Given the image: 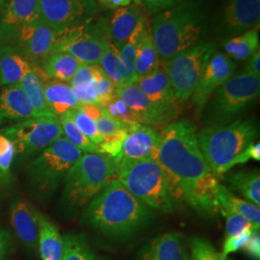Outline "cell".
Instances as JSON below:
<instances>
[{
    "mask_svg": "<svg viewBox=\"0 0 260 260\" xmlns=\"http://www.w3.org/2000/svg\"><path fill=\"white\" fill-rule=\"evenodd\" d=\"M144 17L138 6L128 5L116 10L108 22H100L108 41L118 49L129 39Z\"/></svg>",
    "mask_w": 260,
    "mask_h": 260,
    "instance_id": "ffe728a7",
    "label": "cell"
},
{
    "mask_svg": "<svg viewBox=\"0 0 260 260\" xmlns=\"http://www.w3.org/2000/svg\"><path fill=\"white\" fill-rule=\"evenodd\" d=\"M223 17V26L228 33H244L259 21L260 0H231Z\"/></svg>",
    "mask_w": 260,
    "mask_h": 260,
    "instance_id": "44dd1931",
    "label": "cell"
},
{
    "mask_svg": "<svg viewBox=\"0 0 260 260\" xmlns=\"http://www.w3.org/2000/svg\"><path fill=\"white\" fill-rule=\"evenodd\" d=\"M58 119L63 130V135L69 143H71L76 149H80L83 152L100 153L98 146L84 135L81 130L76 126L75 121H73L68 113L60 116Z\"/></svg>",
    "mask_w": 260,
    "mask_h": 260,
    "instance_id": "d590c367",
    "label": "cell"
},
{
    "mask_svg": "<svg viewBox=\"0 0 260 260\" xmlns=\"http://www.w3.org/2000/svg\"><path fill=\"white\" fill-rule=\"evenodd\" d=\"M117 179L140 202L164 213L175 209V198L167 177L156 160L116 158Z\"/></svg>",
    "mask_w": 260,
    "mask_h": 260,
    "instance_id": "5b68a950",
    "label": "cell"
},
{
    "mask_svg": "<svg viewBox=\"0 0 260 260\" xmlns=\"http://www.w3.org/2000/svg\"><path fill=\"white\" fill-rule=\"evenodd\" d=\"M217 199L220 210H226L240 215L246 218L255 230L259 231L260 208L258 205H253L247 200H243L233 195L232 191H230L226 186L221 182L218 188Z\"/></svg>",
    "mask_w": 260,
    "mask_h": 260,
    "instance_id": "83f0119b",
    "label": "cell"
},
{
    "mask_svg": "<svg viewBox=\"0 0 260 260\" xmlns=\"http://www.w3.org/2000/svg\"><path fill=\"white\" fill-rule=\"evenodd\" d=\"M236 64L229 56L215 52L208 60L192 94V103L198 116H201L209 99L235 72Z\"/></svg>",
    "mask_w": 260,
    "mask_h": 260,
    "instance_id": "5bb4252c",
    "label": "cell"
},
{
    "mask_svg": "<svg viewBox=\"0 0 260 260\" xmlns=\"http://www.w3.org/2000/svg\"><path fill=\"white\" fill-rule=\"evenodd\" d=\"M10 220L20 242L35 251L39 239V212L22 199L15 200L10 206Z\"/></svg>",
    "mask_w": 260,
    "mask_h": 260,
    "instance_id": "ac0fdd59",
    "label": "cell"
},
{
    "mask_svg": "<svg viewBox=\"0 0 260 260\" xmlns=\"http://www.w3.org/2000/svg\"><path fill=\"white\" fill-rule=\"evenodd\" d=\"M258 125L251 119H238L224 125L211 126L197 131V139L206 162L219 179L234 167V161L255 143Z\"/></svg>",
    "mask_w": 260,
    "mask_h": 260,
    "instance_id": "277c9868",
    "label": "cell"
},
{
    "mask_svg": "<svg viewBox=\"0 0 260 260\" xmlns=\"http://www.w3.org/2000/svg\"><path fill=\"white\" fill-rule=\"evenodd\" d=\"M259 92L258 76L245 73L233 75L206 103L205 110L207 125H224L241 119L242 114L256 103Z\"/></svg>",
    "mask_w": 260,
    "mask_h": 260,
    "instance_id": "52a82bcc",
    "label": "cell"
},
{
    "mask_svg": "<svg viewBox=\"0 0 260 260\" xmlns=\"http://www.w3.org/2000/svg\"><path fill=\"white\" fill-rule=\"evenodd\" d=\"M33 69L19 48L13 46L0 47L1 86L18 85Z\"/></svg>",
    "mask_w": 260,
    "mask_h": 260,
    "instance_id": "484cf974",
    "label": "cell"
},
{
    "mask_svg": "<svg viewBox=\"0 0 260 260\" xmlns=\"http://www.w3.org/2000/svg\"><path fill=\"white\" fill-rule=\"evenodd\" d=\"M185 0H143V6L148 15L158 14Z\"/></svg>",
    "mask_w": 260,
    "mask_h": 260,
    "instance_id": "f6af8a7d",
    "label": "cell"
},
{
    "mask_svg": "<svg viewBox=\"0 0 260 260\" xmlns=\"http://www.w3.org/2000/svg\"><path fill=\"white\" fill-rule=\"evenodd\" d=\"M190 247L192 260H231L202 237H192L190 240Z\"/></svg>",
    "mask_w": 260,
    "mask_h": 260,
    "instance_id": "ab89813d",
    "label": "cell"
},
{
    "mask_svg": "<svg viewBox=\"0 0 260 260\" xmlns=\"http://www.w3.org/2000/svg\"><path fill=\"white\" fill-rule=\"evenodd\" d=\"M39 20L38 0H4L1 7L0 43L16 41L21 28Z\"/></svg>",
    "mask_w": 260,
    "mask_h": 260,
    "instance_id": "9a60e30c",
    "label": "cell"
},
{
    "mask_svg": "<svg viewBox=\"0 0 260 260\" xmlns=\"http://www.w3.org/2000/svg\"><path fill=\"white\" fill-rule=\"evenodd\" d=\"M156 161L176 201L184 202L205 219H212L218 214L220 180L205 160L192 121L171 122L163 129Z\"/></svg>",
    "mask_w": 260,
    "mask_h": 260,
    "instance_id": "6da1fadb",
    "label": "cell"
},
{
    "mask_svg": "<svg viewBox=\"0 0 260 260\" xmlns=\"http://www.w3.org/2000/svg\"><path fill=\"white\" fill-rule=\"evenodd\" d=\"M161 143V133L153 126L133 123L128 124L121 152L116 158L156 160Z\"/></svg>",
    "mask_w": 260,
    "mask_h": 260,
    "instance_id": "e0dca14e",
    "label": "cell"
},
{
    "mask_svg": "<svg viewBox=\"0 0 260 260\" xmlns=\"http://www.w3.org/2000/svg\"><path fill=\"white\" fill-rule=\"evenodd\" d=\"M18 85L26 94L28 101L31 103L38 117L57 118L47 106L44 94L43 81L40 75H38L35 67H33V69L23 77V79Z\"/></svg>",
    "mask_w": 260,
    "mask_h": 260,
    "instance_id": "1f68e13d",
    "label": "cell"
},
{
    "mask_svg": "<svg viewBox=\"0 0 260 260\" xmlns=\"http://www.w3.org/2000/svg\"><path fill=\"white\" fill-rule=\"evenodd\" d=\"M185 243L180 234H160L148 242L140 251L138 260H189Z\"/></svg>",
    "mask_w": 260,
    "mask_h": 260,
    "instance_id": "603a6c76",
    "label": "cell"
},
{
    "mask_svg": "<svg viewBox=\"0 0 260 260\" xmlns=\"http://www.w3.org/2000/svg\"><path fill=\"white\" fill-rule=\"evenodd\" d=\"M3 2H4V0H0V10H1V7H2V4H3Z\"/></svg>",
    "mask_w": 260,
    "mask_h": 260,
    "instance_id": "f5cc1de1",
    "label": "cell"
},
{
    "mask_svg": "<svg viewBox=\"0 0 260 260\" xmlns=\"http://www.w3.org/2000/svg\"><path fill=\"white\" fill-rule=\"evenodd\" d=\"M116 157L85 152L64 178L63 204L70 210L89 205L112 180L117 179Z\"/></svg>",
    "mask_w": 260,
    "mask_h": 260,
    "instance_id": "8992f818",
    "label": "cell"
},
{
    "mask_svg": "<svg viewBox=\"0 0 260 260\" xmlns=\"http://www.w3.org/2000/svg\"><path fill=\"white\" fill-rule=\"evenodd\" d=\"M115 94L135 113L143 124L163 125L177 116V111L159 107L151 103L136 82L115 89Z\"/></svg>",
    "mask_w": 260,
    "mask_h": 260,
    "instance_id": "2e32d148",
    "label": "cell"
},
{
    "mask_svg": "<svg viewBox=\"0 0 260 260\" xmlns=\"http://www.w3.org/2000/svg\"><path fill=\"white\" fill-rule=\"evenodd\" d=\"M0 86H1V78H0Z\"/></svg>",
    "mask_w": 260,
    "mask_h": 260,
    "instance_id": "11a10c76",
    "label": "cell"
},
{
    "mask_svg": "<svg viewBox=\"0 0 260 260\" xmlns=\"http://www.w3.org/2000/svg\"><path fill=\"white\" fill-rule=\"evenodd\" d=\"M252 232L253 231H249L241 234L226 236L225 240L223 242V250L221 251L222 254L224 256H228L230 253H233L235 251H239L240 249H243L245 243L247 242Z\"/></svg>",
    "mask_w": 260,
    "mask_h": 260,
    "instance_id": "ee69618b",
    "label": "cell"
},
{
    "mask_svg": "<svg viewBox=\"0 0 260 260\" xmlns=\"http://www.w3.org/2000/svg\"><path fill=\"white\" fill-rule=\"evenodd\" d=\"M41 21L58 31L86 23L98 11L94 0H38Z\"/></svg>",
    "mask_w": 260,
    "mask_h": 260,
    "instance_id": "7c38bea8",
    "label": "cell"
},
{
    "mask_svg": "<svg viewBox=\"0 0 260 260\" xmlns=\"http://www.w3.org/2000/svg\"><path fill=\"white\" fill-rule=\"evenodd\" d=\"M103 108L108 113L109 116H111L113 119L123 122L125 124L142 123L139 117L135 113L131 111L129 107L116 94Z\"/></svg>",
    "mask_w": 260,
    "mask_h": 260,
    "instance_id": "f35d334b",
    "label": "cell"
},
{
    "mask_svg": "<svg viewBox=\"0 0 260 260\" xmlns=\"http://www.w3.org/2000/svg\"><path fill=\"white\" fill-rule=\"evenodd\" d=\"M160 63L151 31L144 29L140 37L135 57V74L137 79L152 73Z\"/></svg>",
    "mask_w": 260,
    "mask_h": 260,
    "instance_id": "4dcf8cb0",
    "label": "cell"
},
{
    "mask_svg": "<svg viewBox=\"0 0 260 260\" xmlns=\"http://www.w3.org/2000/svg\"><path fill=\"white\" fill-rule=\"evenodd\" d=\"M1 132L11 141L15 153L23 157L44 150L63 137L59 119L49 117H38L12 123L2 128Z\"/></svg>",
    "mask_w": 260,
    "mask_h": 260,
    "instance_id": "30bf717a",
    "label": "cell"
},
{
    "mask_svg": "<svg viewBox=\"0 0 260 260\" xmlns=\"http://www.w3.org/2000/svg\"><path fill=\"white\" fill-rule=\"evenodd\" d=\"M11 246V236L5 231L0 230V260L5 258Z\"/></svg>",
    "mask_w": 260,
    "mask_h": 260,
    "instance_id": "681fc988",
    "label": "cell"
},
{
    "mask_svg": "<svg viewBox=\"0 0 260 260\" xmlns=\"http://www.w3.org/2000/svg\"><path fill=\"white\" fill-rule=\"evenodd\" d=\"M94 86L98 93V106L104 107L107 103L112 100V98L115 95V89L116 87L112 83L111 80L106 76L101 68L99 66L95 79H94Z\"/></svg>",
    "mask_w": 260,
    "mask_h": 260,
    "instance_id": "60d3db41",
    "label": "cell"
},
{
    "mask_svg": "<svg viewBox=\"0 0 260 260\" xmlns=\"http://www.w3.org/2000/svg\"><path fill=\"white\" fill-rule=\"evenodd\" d=\"M253 159L256 161L260 160V143L259 142H255L253 144H251L250 147H248L245 149L241 154L238 157L235 159L234 161V166L238 165V164H244L246 162H248L249 160Z\"/></svg>",
    "mask_w": 260,
    "mask_h": 260,
    "instance_id": "7dc6e473",
    "label": "cell"
},
{
    "mask_svg": "<svg viewBox=\"0 0 260 260\" xmlns=\"http://www.w3.org/2000/svg\"><path fill=\"white\" fill-rule=\"evenodd\" d=\"M244 251L252 259H260V235L259 231H253L250 237L243 247Z\"/></svg>",
    "mask_w": 260,
    "mask_h": 260,
    "instance_id": "bcb514c9",
    "label": "cell"
},
{
    "mask_svg": "<svg viewBox=\"0 0 260 260\" xmlns=\"http://www.w3.org/2000/svg\"><path fill=\"white\" fill-rule=\"evenodd\" d=\"M59 39L60 31L39 20L21 28L16 42L19 51L31 65L41 68L47 57L55 52Z\"/></svg>",
    "mask_w": 260,
    "mask_h": 260,
    "instance_id": "4fadbf2b",
    "label": "cell"
},
{
    "mask_svg": "<svg viewBox=\"0 0 260 260\" xmlns=\"http://www.w3.org/2000/svg\"><path fill=\"white\" fill-rule=\"evenodd\" d=\"M96 260H105V259H103V258H96Z\"/></svg>",
    "mask_w": 260,
    "mask_h": 260,
    "instance_id": "db71d44e",
    "label": "cell"
},
{
    "mask_svg": "<svg viewBox=\"0 0 260 260\" xmlns=\"http://www.w3.org/2000/svg\"><path fill=\"white\" fill-rule=\"evenodd\" d=\"M32 118H38V115L19 85L7 86L0 91V125Z\"/></svg>",
    "mask_w": 260,
    "mask_h": 260,
    "instance_id": "7402d4cb",
    "label": "cell"
},
{
    "mask_svg": "<svg viewBox=\"0 0 260 260\" xmlns=\"http://www.w3.org/2000/svg\"><path fill=\"white\" fill-rule=\"evenodd\" d=\"M65 249L62 260H96L92 248L83 235L67 234L64 236Z\"/></svg>",
    "mask_w": 260,
    "mask_h": 260,
    "instance_id": "8d00e7d4",
    "label": "cell"
},
{
    "mask_svg": "<svg viewBox=\"0 0 260 260\" xmlns=\"http://www.w3.org/2000/svg\"><path fill=\"white\" fill-rule=\"evenodd\" d=\"M35 69L43 81L47 106L57 118L80 105L75 90L70 84L49 78L41 68L35 67Z\"/></svg>",
    "mask_w": 260,
    "mask_h": 260,
    "instance_id": "cb8c5ba5",
    "label": "cell"
},
{
    "mask_svg": "<svg viewBox=\"0 0 260 260\" xmlns=\"http://www.w3.org/2000/svg\"><path fill=\"white\" fill-rule=\"evenodd\" d=\"M250 61L246 66L244 73L248 75L258 76L260 77V51L257 50L255 53L249 58Z\"/></svg>",
    "mask_w": 260,
    "mask_h": 260,
    "instance_id": "c3c4849f",
    "label": "cell"
},
{
    "mask_svg": "<svg viewBox=\"0 0 260 260\" xmlns=\"http://www.w3.org/2000/svg\"><path fill=\"white\" fill-rule=\"evenodd\" d=\"M135 1H136V2H139V0H135Z\"/></svg>",
    "mask_w": 260,
    "mask_h": 260,
    "instance_id": "9f6ffc18",
    "label": "cell"
},
{
    "mask_svg": "<svg viewBox=\"0 0 260 260\" xmlns=\"http://www.w3.org/2000/svg\"><path fill=\"white\" fill-rule=\"evenodd\" d=\"M83 153L65 137L42 150L27 168L28 181L34 193L44 199L52 195Z\"/></svg>",
    "mask_w": 260,
    "mask_h": 260,
    "instance_id": "ba28073f",
    "label": "cell"
},
{
    "mask_svg": "<svg viewBox=\"0 0 260 260\" xmlns=\"http://www.w3.org/2000/svg\"><path fill=\"white\" fill-rule=\"evenodd\" d=\"M230 191H235L253 205H260V174L258 170L238 171L221 177Z\"/></svg>",
    "mask_w": 260,
    "mask_h": 260,
    "instance_id": "f1b7e54d",
    "label": "cell"
},
{
    "mask_svg": "<svg viewBox=\"0 0 260 260\" xmlns=\"http://www.w3.org/2000/svg\"><path fill=\"white\" fill-rule=\"evenodd\" d=\"M224 54L232 60L244 61L259 50V36L255 29L248 30L238 37L230 39L223 44Z\"/></svg>",
    "mask_w": 260,
    "mask_h": 260,
    "instance_id": "d6a6232c",
    "label": "cell"
},
{
    "mask_svg": "<svg viewBox=\"0 0 260 260\" xmlns=\"http://www.w3.org/2000/svg\"><path fill=\"white\" fill-rule=\"evenodd\" d=\"M215 51L213 43L200 42L165 63L177 101L187 102L191 99L205 66Z\"/></svg>",
    "mask_w": 260,
    "mask_h": 260,
    "instance_id": "9c48e42d",
    "label": "cell"
},
{
    "mask_svg": "<svg viewBox=\"0 0 260 260\" xmlns=\"http://www.w3.org/2000/svg\"><path fill=\"white\" fill-rule=\"evenodd\" d=\"M101 5L108 9L117 10L130 5L132 0H96Z\"/></svg>",
    "mask_w": 260,
    "mask_h": 260,
    "instance_id": "f907efd6",
    "label": "cell"
},
{
    "mask_svg": "<svg viewBox=\"0 0 260 260\" xmlns=\"http://www.w3.org/2000/svg\"><path fill=\"white\" fill-rule=\"evenodd\" d=\"M82 63L67 52H54L47 57L42 70L49 78L69 83Z\"/></svg>",
    "mask_w": 260,
    "mask_h": 260,
    "instance_id": "f546056e",
    "label": "cell"
},
{
    "mask_svg": "<svg viewBox=\"0 0 260 260\" xmlns=\"http://www.w3.org/2000/svg\"><path fill=\"white\" fill-rule=\"evenodd\" d=\"M220 212L225 217V234L226 236H233L249 231H257L253 228L246 218L238 214L233 213L226 210H220Z\"/></svg>",
    "mask_w": 260,
    "mask_h": 260,
    "instance_id": "7bdbcfd3",
    "label": "cell"
},
{
    "mask_svg": "<svg viewBox=\"0 0 260 260\" xmlns=\"http://www.w3.org/2000/svg\"><path fill=\"white\" fill-rule=\"evenodd\" d=\"M155 212L124 188L112 180L87 205L83 218L92 229L109 238L124 239L149 225Z\"/></svg>",
    "mask_w": 260,
    "mask_h": 260,
    "instance_id": "7a4b0ae2",
    "label": "cell"
},
{
    "mask_svg": "<svg viewBox=\"0 0 260 260\" xmlns=\"http://www.w3.org/2000/svg\"><path fill=\"white\" fill-rule=\"evenodd\" d=\"M100 66L116 88L126 86V74L121 63L119 49L109 43L103 52Z\"/></svg>",
    "mask_w": 260,
    "mask_h": 260,
    "instance_id": "836d02e7",
    "label": "cell"
},
{
    "mask_svg": "<svg viewBox=\"0 0 260 260\" xmlns=\"http://www.w3.org/2000/svg\"><path fill=\"white\" fill-rule=\"evenodd\" d=\"M38 248L42 260H62L65 249L64 236L54 223L40 212Z\"/></svg>",
    "mask_w": 260,
    "mask_h": 260,
    "instance_id": "4316f807",
    "label": "cell"
},
{
    "mask_svg": "<svg viewBox=\"0 0 260 260\" xmlns=\"http://www.w3.org/2000/svg\"><path fill=\"white\" fill-rule=\"evenodd\" d=\"M4 182V180H3V178H2V176H1V174H0V184H2Z\"/></svg>",
    "mask_w": 260,
    "mask_h": 260,
    "instance_id": "816d5d0a",
    "label": "cell"
},
{
    "mask_svg": "<svg viewBox=\"0 0 260 260\" xmlns=\"http://www.w3.org/2000/svg\"><path fill=\"white\" fill-rule=\"evenodd\" d=\"M189 260H192V259H191V258H190V259H189Z\"/></svg>",
    "mask_w": 260,
    "mask_h": 260,
    "instance_id": "6f0895ef",
    "label": "cell"
},
{
    "mask_svg": "<svg viewBox=\"0 0 260 260\" xmlns=\"http://www.w3.org/2000/svg\"><path fill=\"white\" fill-rule=\"evenodd\" d=\"M136 83L151 103L159 107L177 111V100L165 63L160 62L152 73L140 77Z\"/></svg>",
    "mask_w": 260,
    "mask_h": 260,
    "instance_id": "d6986e66",
    "label": "cell"
},
{
    "mask_svg": "<svg viewBox=\"0 0 260 260\" xmlns=\"http://www.w3.org/2000/svg\"><path fill=\"white\" fill-rule=\"evenodd\" d=\"M15 155V149L11 141L0 130V174L4 182H7L10 178Z\"/></svg>",
    "mask_w": 260,
    "mask_h": 260,
    "instance_id": "b9f144b4",
    "label": "cell"
},
{
    "mask_svg": "<svg viewBox=\"0 0 260 260\" xmlns=\"http://www.w3.org/2000/svg\"><path fill=\"white\" fill-rule=\"evenodd\" d=\"M69 116L75 121L76 126L81 130L84 135L90 140L94 145L99 146L103 143V137L100 134L96 123L93 118L88 116L85 112L80 108V106L76 107L71 111L67 112Z\"/></svg>",
    "mask_w": 260,
    "mask_h": 260,
    "instance_id": "74e56055",
    "label": "cell"
},
{
    "mask_svg": "<svg viewBox=\"0 0 260 260\" xmlns=\"http://www.w3.org/2000/svg\"><path fill=\"white\" fill-rule=\"evenodd\" d=\"M110 42L99 24L83 23L60 31L55 52H67L86 65H100L104 49Z\"/></svg>",
    "mask_w": 260,
    "mask_h": 260,
    "instance_id": "8fae6325",
    "label": "cell"
},
{
    "mask_svg": "<svg viewBox=\"0 0 260 260\" xmlns=\"http://www.w3.org/2000/svg\"><path fill=\"white\" fill-rule=\"evenodd\" d=\"M96 127L103 137V143L98 146L100 153L117 157L121 152L128 124L113 119L102 107V113L95 121Z\"/></svg>",
    "mask_w": 260,
    "mask_h": 260,
    "instance_id": "d4e9b609",
    "label": "cell"
},
{
    "mask_svg": "<svg viewBox=\"0 0 260 260\" xmlns=\"http://www.w3.org/2000/svg\"><path fill=\"white\" fill-rule=\"evenodd\" d=\"M205 14L195 1L185 0L158 13L151 24V35L160 62L166 63L177 53L201 42Z\"/></svg>",
    "mask_w": 260,
    "mask_h": 260,
    "instance_id": "3957f363",
    "label": "cell"
},
{
    "mask_svg": "<svg viewBox=\"0 0 260 260\" xmlns=\"http://www.w3.org/2000/svg\"><path fill=\"white\" fill-rule=\"evenodd\" d=\"M146 28V21L143 18L134 30L133 34L129 39L119 48V54L121 58V63L124 67L126 74V83L127 85L134 83L137 81V77L135 74V57H136V49L138 46L140 37L142 32Z\"/></svg>",
    "mask_w": 260,
    "mask_h": 260,
    "instance_id": "e575fe53",
    "label": "cell"
}]
</instances>
